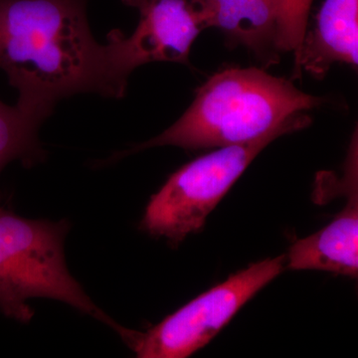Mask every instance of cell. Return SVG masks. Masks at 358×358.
Here are the masks:
<instances>
[{
  "mask_svg": "<svg viewBox=\"0 0 358 358\" xmlns=\"http://www.w3.org/2000/svg\"><path fill=\"white\" fill-rule=\"evenodd\" d=\"M89 0H0V69L23 109L45 120L62 99L81 93L124 96L114 41L98 43Z\"/></svg>",
  "mask_w": 358,
  "mask_h": 358,
  "instance_id": "cell-1",
  "label": "cell"
},
{
  "mask_svg": "<svg viewBox=\"0 0 358 358\" xmlns=\"http://www.w3.org/2000/svg\"><path fill=\"white\" fill-rule=\"evenodd\" d=\"M324 102L265 71L227 68L199 89L192 106L173 126L112 160L150 148H223L255 141L278 129L298 131L312 122L306 112Z\"/></svg>",
  "mask_w": 358,
  "mask_h": 358,
  "instance_id": "cell-2",
  "label": "cell"
},
{
  "mask_svg": "<svg viewBox=\"0 0 358 358\" xmlns=\"http://www.w3.org/2000/svg\"><path fill=\"white\" fill-rule=\"evenodd\" d=\"M69 224L18 215L0 193V312L28 324L34 312L28 301L51 299L67 303L107 324L122 336L126 327L95 303L66 264L64 242Z\"/></svg>",
  "mask_w": 358,
  "mask_h": 358,
  "instance_id": "cell-3",
  "label": "cell"
},
{
  "mask_svg": "<svg viewBox=\"0 0 358 358\" xmlns=\"http://www.w3.org/2000/svg\"><path fill=\"white\" fill-rule=\"evenodd\" d=\"M292 131L278 129L255 141L223 147L180 167L152 195L141 227L152 236L180 243L201 229L207 216L257 155L275 138Z\"/></svg>",
  "mask_w": 358,
  "mask_h": 358,
  "instance_id": "cell-4",
  "label": "cell"
},
{
  "mask_svg": "<svg viewBox=\"0 0 358 358\" xmlns=\"http://www.w3.org/2000/svg\"><path fill=\"white\" fill-rule=\"evenodd\" d=\"M286 256L266 259L229 277L147 331L122 338L140 358H185L208 345L247 301L281 274Z\"/></svg>",
  "mask_w": 358,
  "mask_h": 358,
  "instance_id": "cell-5",
  "label": "cell"
},
{
  "mask_svg": "<svg viewBox=\"0 0 358 358\" xmlns=\"http://www.w3.org/2000/svg\"><path fill=\"white\" fill-rule=\"evenodd\" d=\"M140 13V21L129 37L120 30L108 36L114 41L122 74L129 77L136 68L152 62L188 64L192 44L205 29L194 0H122Z\"/></svg>",
  "mask_w": 358,
  "mask_h": 358,
  "instance_id": "cell-6",
  "label": "cell"
},
{
  "mask_svg": "<svg viewBox=\"0 0 358 358\" xmlns=\"http://www.w3.org/2000/svg\"><path fill=\"white\" fill-rule=\"evenodd\" d=\"M341 187L348 205L326 228L299 240L289 252L288 268L319 270L357 278L358 273L357 143H352Z\"/></svg>",
  "mask_w": 358,
  "mask_h": 358,
  "instance_id": "cell-7",
  "label": "cell"
},
{
  "mask_svg": "<svg viewBox=\"0 0 358 358\" xmlns=\"http://www.w3.org/2000/svg\"><path fill=\"white\" fill-rule=\"evenodd\" d=\"M357 45L358 0H326L315 28L294 54L296 75L303 69L322 79L336 63L357 67Z\"/></svg>",
  "mask_w": 358,
  "mask_h": 358,
  "instance_id": "cell-8",
  "label": "cell"
},
{
  "mask_svg": "<svg viewBox=\"0 0 358 358\" xmlns=\"http://www.w3.org/2000/svg\"><path fill=\"white\" fill-rule=\"evenodd\" d=\"M205 27L222 31L228 42L267 61L277 58L279 0H194Z\"/></svg>",
  "mask_w": 358,
  "mask_h": 358,
  "instance_id": "cell-9",
  "label": "cell"
},
{
  "mask_svg": "<svg viewBox=\"0 0 358 358\" xmlns=\"http://www.w3.org/2000/svg\"><path fill=\"white\" fill-rule=\"evenodd\" d=\"M43 122L17 103L11 107L0 101V173L14 160L29 167L43 159L45 152L38 138Z\"/></svg>",
  "mask_w": 358,
  "mask_h": 358,
  "instance_id": "cell-10",
  "label": "cell"
},
{
  "mask_svg": "<svg viewBox=\"0 0 358 358\" xmlns=\"http://www.w3.org/2000/svg\"><path fill=\"white\" fill-rule=\"evenodd\" d=\"M280 15L278 25V52L300 50L307 33L308 13L313 0H279Z\"/></svg>",
  "mask_w": 358,
  "mask_h": 358,
  "instance_id": "cell-11",
  "label": "cell"
}]
</instances>
